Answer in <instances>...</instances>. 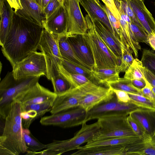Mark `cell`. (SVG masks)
Segmentation results:
<instances>
[{"label": "cell", "mask_w": 155, "mask_h": 155, "mask_svg": "<svg viewBox=\"0 0 155 155\" xmlns=\"http://www.w3.org/2000/svg\"><path fill=\"white\" fill-rule=\"evenodd\" d=\"M130 27L134 37L138 42L144 43L149 45L148 34L143 28L131 21Z\"/></svg>", "instance_id": "obj_37"}, {"label": "cell", "mask_w": 155, "mask_h": 155, "mask_svg": "<svg viewBox=\"0 0 155 155\" xmlns=\"http://www.w3.org/2000/svg\"><path fill=\"white\" fill-rule=\"evenodd\" d=\"M140 61L138 58L134 59L132 64L125 71L124 78L130 80L144 78L140 68Z\"/></svg>", "instance_id": "obj_35"}, {"label": "cell", "mask_w": 155, "mask_h": 155, "mask_svg": "<svg viewBox=\"0 0 155 155\" xmlns=\"http://www.w3.org/2000/svg\"></svg>", "instance_id": "obj_56"}, {"label": "cell", "mask_w": 155, "mask_h": 155, "mask_svg": "<svg viewBox=\"0 0 155 155\" xmlns=\"http://www.w3.org/2000/svg\"><path fill=\"white\" fill-rule=\"evenodd\" d=\"M58 42L60 52L62 59L78 64L91 70V68L75 54L68 41L67 36L59 37Z\"/></svg>", "instance_id": "obj_27"}, {"label": "cell", "mask_w": 155, "mask_h": 155, "mask_svg": "<svg viewBox=\"0 0 155 155\" xmlns=\"http://www.w3.org/2000/svg\"><path fill=\"white\" fill-rule=\"evenodd\" d=\"M121 60L119 69L120 72H124L132 64L134 59L130 48L121 42Z\"/></svg>", "instance_id": "obj_34"}, {"label": "cell", "mask_w": 155, "mask_h": 155, "mask_svg": "<svg viewBox=\"0 0 155 155\" xmlns=\"http://www.w3.org/2000/svg\"><path fill=\"white\" fill-rule=\"evenodd\" d=\"M53 86L54 92L57 95L62 94L71 88L68 81L60 73L51 80Z\"/></svg>", "instance_id": "obj_33"}, {"label": "cell", "mask_w": 155, "mask_h": 155, "mask_svg": "<svg viewBox=\"0 0 155 155\" xmlns=\"http://www.w3.org/2000/svg\"><path fill=\"white\" fill-rule=\"evenodd\" d=\"M59 71L60 73L68 81L71 88L77 87L90 81L84 75L68 72L63 68L62 64L59 66Z\"/></svg>", "instance_id": "obj_29"}, {"label": "cell", "mask_w": 155, "mask_h": 155, "mask_svg": "<svg viewBox=\"0 0 155 155\" xmlns=\"http://www.w3.org/2000/svg\"><path fill=\"white\" fill-rule=\"evenodd\" d=\"M143 155H155V144L152 143L151 140L147 143L143 150Z\"/></svg>", "instance_id": "obj_46"}, {"label": "cell", "mask_w": 155, "mask_h": 155, "mask_svg": "<svg viewBox=\"0 0 155 155\" xmlns=\"http://www.w3.org/2000/svg\"><path fill=\"white\" fill-rule=\"evenodd\" d=\"M63 0H50L44 9L46 19L62 5Z\"/></svg>", "instance_id": "obj_40"}, {"label": "cell", "mask_w": 155, "mask_h": 155, "mask_svg": "<svg viewBox=\"0 0 155 155\" xmlns=\"http://www.w3.org/2000/svg\"><path fill=\"white\" fill-rule=\"evenodd\" d=\"M79 3L84 9L91 20H99L115 35L107 14L104 8V5L99 0H81Z\"/></svg>", "instance_id": "obj_19"}, {"label": "cell", "mask_w": 155, "mask_h": 155, "mask_svg": "<svg viewBox=\"0 0 155 155\" xmlns=\"http://www.w3.org/2000/svg\"><path fill=\"white\" fill-rule=\"evenodd\" d=\"M85 18L88 29L87 33L83 35L93 56L94 70L118 67L121 59L117 57L106 45L97 31L93 21L87 14Z\"/></svg>", "instance_id": "obj_3"}, {"label": "cell", "mask_w": 155, "mask_h": 155, "mask_svg": "<svg viewBox=\"0 0 155 155\" xmlns=\"http://www.w3.org/2000/svg\"><path fill=\"white\" fill-rule=\"evenodd\" d=\"M140 70L146 80L153 87H155V74L146 68L143 67L141 62Z\"/></svg>", "instance_id": "obj_42"}, {"label": "cell", "mask_w": 155, "mask_h": 155, "mask_svg": "<svg viewBox=\"0 0 155 155\" xmlns=\"http://www.w3.org/2000/svg\"><path fill=\"white\" fill-rule=\"evenodd\" d=\"M117 8L119 13V21L123 37L124 42L127 46L132 50L136 58L138 57V51L141 48L139 42L136 39L131 31L130 18L124 12L120 5H118Z\"/></svg>", "instance_id": "obj_21"}, {"label": "cell", "mask_w": 155, "mask_h": 155, "mask_svg": "<svg viewBox=\"0 0 155 155\" xmlns=\"http://www.w3.org/2000/svg\"><path fill=\"white\" fill-rule=\"evenodd\" d=\"M79 0V2H80V0Z\"/></svg>", "instance_id": "obj_54"}, {"label": "cell", "mask_w": 155, "mask_h": 155, "mask_svg": "<svg viewBox=\"0 0 155 155\" xmlns=\"http://www.w3.org/2000/svg\"><path fill=\"white\" fill-rule=\"evenodd\" d=\"M151 142L155 144V132L153 136L151 138Z\"/></svg>", "instance_id": "obj_52"}, {"label": "cell", "mask_w": 155, "mask_h": 155, "mask_svg": "<svg viewBox=\"0 0 155 155\" xmlns=\"http://www.w3.org/2000/svg\"><path fill=\"white\" fill-rule=\"evenodd\" d=\"M127 93L130 98V102L137 107L155 110V101L142 95Z\"/></svg>", "instance_id": "obj_32"}, {"label": "cell", "mask_w": 155, "mask_h": 155, "mask_svg": "<svg viewBox=\"0 0 155 155\" xmlns=\"http://www.w3.org/2000/svg\"><path fill=\"white\" fill-rule=\"evenodd\" d=\"M68 41L77 57L92 71L94 63L89 47L83 35L67 37Z\"/></svg>", "instance_id": "obj_16"}, {"label": "cell", "mask_w": 155, "mask_h": 155, "mask_svg": "<svg viewBox=\"0 0 155 155\" xmlns=\"http://www.w3.org/2000/svg\"><path fill=\"white\" fill-rule=\"evenodd\" d=\"M78 0H64L63 5L68 16L66 31L67 37L75 35H84L88 29L85 18L81 10Z\"/></svg>", "instance_id": "obj_12"}, {"label": "cell", "mask_w": 155, "mask_h": 155, "mask_svg": "<svg viewBox=\"0 0 155 155\" xmlns=\"http://www.w3.org/2000/svg\"><path fill=\"white\" fill-rule=\"evenodd\" d=\"M140 61L143 66L155 74V53L154 50L143 49Z\"/></svg>", "instance_id": "obj_36"}, {"label": "cell", "mask_w": 155, "mask_h": 155, "mask_svg": "<svg viewBox=\"0 0 155 155\" xmlns=\"http://www.w3.org/2000/svg\"><path fill=\"white\" fill-rule=\"evenodd\" d=\"M10 6L15 10L22 9L21 0H6Z\"/></svg>", "instance_id": "obj_48"}, {"label": "cell", "mask_w": 155, "mask_h": 155, "mask_svg": "<svg viewBox=\"0 0 155 155\" xmlns=\"http://www.w3.org/2000/svg\"><path fill=\"white\" fill-rule=\"evenodd\" d=\"M139 107L130 102L127 103L119 102L114 94L110 100L96 105L87 112L84 122L87 123L107 115L120 114L128 115Z\"/></svg>", "instance_id": "obj_10"}, {"label": "cell", "mask_w": 155, "mask_h": 155, "mask_svg": "<svg viewBox=\"0 0 155 155\" xmlns=\"http://www.w3.org/2000/svg\"><path fill=\"white\" fill-rule=\"evenodd\" d=\"M128 116L116 114L106 115L98 118L97 121L100 128L91 141L138 136L129 124L127 119Z\"/></svg>", "instance_id": "obj_6"}, {"label": "cell", "mask_w": 155, "mask_h": 155, "mask_svg": "<svg viewBox=\"0 0 155 155\" xmlns=\"http://www.w3.org/2000/svg\"><path fill=\"white\" fill-rule=\"evenodd\" d=\"M118 101L123 103L130 102V98L127 93L126 91L116 89H113Z\"/></svg>", "instance_id": "obj_43"}, {"label": "cell", "mask_w": 155, "mask_h": 155, "mask_svg": "<svg viewBox=\"0 0 155 155\" xmlns=\"http://www.w3.org/2000/svg\"><path fill=\"white\" fill-rule=\"evenodd\" d=\"M119 1L124 12L130 18V21L143 28L136 18L132 8L128 0H119Z\"/></svg>", "instance_id": "obj_39"}, {"label": "cell", "mask_w": 155, "mask_h": 155, "mask_svg": "<svg viewBox=\"0 0 155 155\" xmlns=\"http://www.w3.org/2000/svg\"><path fill=\"white\" fill-rule=\"evenodd\" d=\"M133 85L137 88L141 90L146 85L145 78L141 79H135L131 80Z\"/></svg>", "instance_id": "obj_47"}, {"label": "cell", "mask_w": 155, "mask_h": 155, "mask_svg": "<svg viewBox=\"0 0 155 155\" xmlns=\"http://www.w3.org/2000/svg\"><path fill=\"white\" fill-rule=\"evenodd\" d=\"M68 16L63 5L58 8L42 23V26L53 36H66Z\"/></svg>", "instance_id": "obj_14"}, {"label": "cell", "mask_w": 155, "mask_h": 155, "mask_svg": "<svg viewBox=\"0 0 155 155\" xmlns=\"http://www.w3.org/2000/svg\"><path fill=\"white\" fill-rule=\"evenodd\" d=\"M72 155H125L124 145L104 146L78 149Z\"/></svg>", "instance_id": "obj_25"}, {"label": "cell", "mask_w": 155, "mask_h": 155, "mask_svg": "<svg viewBox=\"0 0 155 155\" xmlns=\"http://www.w3.org/2000/svg\"><path fill=\"white\" fill-rule=\"evenodd\" d=\"M14 11L6 0H0V44L3 46L12 24Z\"/></svg>", "instance_id": "obj_23"}, {"label": "cell", "mask_w": 155, "mask_h": 155, "mask_svg": "<svg viewBox=\"0 0 155 155\" xmlns=\"http://www.w3.org/2000/svg\"><path fill=\"white\" fill-rule=\"evenodd\" d=\"M86 114L84 109L78 106L43 117L40 122L41 125L45 126L71 128L82 125L85 119Z\"/></svg>", "instance_id": "obj_9"}, {"label": "cell", "mask_w": 155, "mask_h": 155, "mask_svg": "<svg viewBox=\"0 0 155 155\" xmlns=\"http://www.w3.org/2000/svg\"><path fill=\"white\" fill-rule=\"evenodd\" d=\"M148 41L149 45L153 49L155 50V33L148 34Z\"/></svg>", "instance_id": "obj_49"}, {"label": "cell", "mask_w": 155, "mask_h": 155, "mask_svg": "<svg viewBox=\"0 0 155 155\" xmlns=\"http://www.w3.org/2000/svg\"><path fill=\"white\" fill-rule=\"evenodd\" d=\"M104 8L107 14L115 36L120 40V38L122 36V35L119 20L115 17L105 5H104Z\"/></svg>", "instance_id": "obj_38"}, {"label": "cell", "mask_w": 155, "mask_h": 155, "mask_svg": "<svg viewBox=\"0 0 155 155\" xmlns=\"http://www.w3.org/2000/svg\"><path fill=\"white\" fill-rule=\"evenodd\" d=\"M109 9L114 15L118 19L119 13L115 4L114 0H101Z\"/></svg>", "instance_id": "obj_44"}, {"label": "cell", "mask_w": 155, "mask_h": 155, "mask_svg": "<svg viewBox=\"0 0 155 155\" xmlns=\"http://www.w3.org/2000/svg\"><path fill=\"white\" fill-rule=\"evenodd\" d=\"M120 73L119 67L115 68H103L91 71L90 81L95 84L104 85L108 87V84L118 80Z\"/></svg>", "instance_id": "obj_24"}, {"label": "cell", "mask_w": 155, "mask_h": 155, "mask_svg": "<svg viewBox=\"0 0 155 155\" xmlns=\"http://www.w3.org/2000/svg\"><path fill=\"white\" fill-rule=\"evenodd\" d=\"M23 134L27 151L35 152L40 151L45 149L46 144L41 143L35 137L29 129H23Z\"/></svg>", "instance_id": "obj_30"}, {"label": "cell", "mask_w": 155, "mask_h": 155, "mask_svg": "<svg viewBox=\"0 0 155 155\" xmlns=\"http://www.w3.org/2000/svg\"><path fill=\"white\" fill-rule=\"evenodd\" d=\"M44 29L17 14L14 11L10 30L1 50L12 68L37 51Z\"/></svg>", "instance_id": "obj_1"}, {"label": "cell", "mask_w": 155, "mask_h": 155, "mask_svg": "<svg viewBox=\"0 0 155 155\" xmlns=\"http://www.w3.org/2000/svg\"><path fill=\"white\" fill-rule=\"evenodd\" d=\"M40 77H30L16 79L12 71L8 72L0 83V114L3 119L8 113L13 100L38 82Z\"/></svg>", "instance_id": "obj_4"}, {"label": "cell", "mask_w": 155, "mask_h": 155, "mask_svg": "<svg viewBox=\"0 0 155 155\" xmlns=\"http://www.w3.org/2000/svg\"><path fill=\"white\" fill-rule=\"evenodd\" d=\"M93 82L91 81L66 92L57 95L50 111L53 114L78 107Z\"/></svg>", "instance_id": "obj_11"}, {"label": "cell", "mask_w": 155, "mask_h": 155, "mask_svg": "<svg viewBox=\"0 0 155 155\" xmlns=\"http://www.w3.org/2000/svg\"><path fill=\"white\" fill-rule=\"evenodd\" d=\"M107 87L113 89L119 90L128 93L142 95L141 90L135 87L132 84L131 80L124 77L120 78L117 81L109 83Z\"/></svg>", "instance_id": "obj_28"}, {"label": "cell", "mask_w": 155, "mask_h": 155, "mask_svg": "<svg viewBox=\"0 0 155 155\" xmlns=\"http://www.w3.org/2000/svg\"><path fill=\"white\" fill-rule=\"evenodd\" d=\"M50 1V0H42V8L43 10Z\"/></svg>", "instance_id": "obj_50"}, {"label": "cell", "mask_w": 155, "mask_h": 155, "mask_svg": "<svg viewBox=\"0 0 155 155\" xmlns=\"http://www.w3.org/2000/svg\"><path fill=\"white\" fill-rule=\"evenodd\" d=\"M62 65L68 72L84 75L90 80L91 71L88 68L63 59H62Z\"/></svg>", "instance_id": "obj_31"}, {"label": "cell", "mask_w": 155, "mask_h": 155, "mask_svg": "<svg viewBox=\"0 0 155 155\" xmlns=\"http://www.w3.org/2000/svg\"><path fill=\"white\" fill-rule=\"evenodd\" d=\"M146 85L141 90L142 95L155 101V95L153 92L152 86L146 80Z\"/></svg>", "instance_id": "obj_45"}, {"label": "cell", "mask_w": 155, "mask_h": 155, "mask_svg": "<svg viewBox=\"0 0 155 155\" xmlns=\"http://www.w3.org/2000/svg\"><path fill=\"white\" fill-rule=\"evenodd\" d=\"M22 104L14 99L5 118L2 134L0 136V155H19L26 153L21 117Z\"/></svg>", "instance_id": "obj_2"}, {"label": "cell", "mask_w": 155, "mask_h": 155, "mask_svg": "<svg viewBox=\"0 0 155 155\" xmlns=\"http://www.w3.org/2000/svg\"><path fill=\"white\" fill-rule=\"evenodd\" d=\"M95 28L107 46L121 60V42L99 20H92Z\"/></svg>", "instance_id": "obj_22"}, {"label": "cell", "mask_w": 155, "mask_h": 155, "mask_svg": "<svg viewBox=\"0 0 155 155\" xmlns=\"http://www.w3.org/2000/svg\"><path fill=\"white\" fill-rule=\"evenodd\" d=\"M36 3L42 8V0H35Z\"/></svg>", "instance_id": "obj_51"}, {"label": "cell", "mask_w": 155, "mask_h": 155, "mask_svg": "<svg viewBox=\"0 0 155 155\" xmlns=\"http://www.w3.org/2000/svg\"><path fill=\"white\" fill-rule=\"evenodd\" d=\"M57 95L54 92L41 85L38 82L16 99L24 105L41 103L54 99Z\"/></svg>", "instance_id": "obj_15"}, {"label": "cell", "mask_w": 155, "mask_h": 155, "mask_svg": "<svg viewBox=\"0 0 155 155\" xmlns=\"http://www.w3.org/2000/svg\"><path fill=\"white\" fill-rule=\"evenodd\" d=\"M143 138L140 136H133L112 138L106 139L91 141L87 143L84 146H79L77 150L104 146L124 145L135 142Z\"/></svg>", "instance_id": "obj_26"}, {"label": "cell", "mask_w": 155, "mask_h": 155, "mask_svg": "<svg viewBox=\"0 0 155 155\" xmlns=\"http://www.w3.org/2000/svg\"><path fill=\"white\" fill-rule=\"evenodd\" d=\"M152 89L153 92L155 95V87H153L152 86Z\"/></svg>", "instance_id": "obj_53"}, {"label": "cell", "mask_w": 155, "mask_h": 155, "mask_svg": "<svg viewBox=\"0 0 155 155\" xmlns=\"http://www.w3.org/2000/svg\"><path fill=\"white\" fill-rule=\"evenodd\" d=\"M15 79L30 77H47V68L44 55L42 52H34L18 63L13 68Z\"/></svg>", "instance_id": "obj_8"}, {"label": "cell", "mask_w": 155, "mask_h": 155, "mask_svg": "<svg viewBox=\"0 0 155 155\" xmlns=\"http://www.w3.org/2000/svg\"><path fill=\"white\" fill-rule=\"evenodd\" d=\"M114 94L111 87H103L93 83L80 102L79 107L87 113L96 105L110 100Z\"/></svg>", "instance_id": "obj_13"}, {"label": "cell", "mask_w": 155, "mask_h": 155, "mask_svg": "<svg viewBox=\"0 0 155 155\" xmlns=\"http://www.w3.org/2000/svg\"><path fill=\"white\" fill-rule=\"evenodd\" d=\"M22 9L14 10L22 17L42 26L46 18L44 11L35 0H21Z\"/></svg>", "instance_id": "obj_18"}, {"label": "cell", "mask_w": 155, "mask_h": 155, "mask_svg": "<svg viewBox=\"0 0 155 155\" xmlns=\"http://www.w3.org/2000/svg\"><path fill=\"white\" fill-rule=\"evenodd\" d=\"M58 37H55L44 28L39 48L44 55L47 68L48 79L60 74L59 67L62 64V58L58 42Z\"/></svg>", "instance_id": "obj_7"}, {"label": "cell", "mask_w": 155, "mask_h": 155, "mask_svg": "<svg viewBox=\"0 0 155 155\" xmlns=\"http://www.w3.org/2000/svg\"><path fill=\"white\" fill-rule=\"evenodd\" d=\"M135 15L148 34L155 33V20L145 6L143 0H127Z\"/></svg>", "instance_id": "obj_17"}, {"label": "cell", "mask_w": 155, "mask_h": 155, "mask_svg": "<svg viewBox=\"0 0 155 155\" xmlns=\"http://www.w3.org/2000/svg\"><path fill=\"white\" fill-rule=\"evenodd\" d=\"M127 119L131 128L137 135L141 137L151 139L146 134L145 131L139 124L129 114L127 116Z\"/></svg>", "instance_id": "obj_41"}, {"label": "cell", "mask_w": 155, "mask_h": 155, "mask_svg": "<svg viewBox=\"0 0 155 155\" xmlns=\"http://www.w3.org/2000/svg\"></svg>", "instance_id": "obj_55"}, {"label": "cell", "mask_w": 155, "mask_h": 155, "mask_svg": "<svg viewBox=\"0 0 155 155\" xmlns=\"http://www.w3.org/2000/svg\"><path fill=\"white\" fill-rule=\"evenodd\" d=\"M100 128L97 121L87 124L84 122L81 129L72 138L65 140H54L46 144L45 149L35 153V155H60L66 152L77 149L81 144L92 140L94 134Z\"/></svg>", "instance_id": "obj_5"}, {"label": "cell", "mask_w": 155, "mask_h": 155, "mask_svg": "<svg viewBox=\"0 0 155 155\" xmlns=\"http://www.w3.org/2000/svg\"><path fill=\"white\" fill-rule=\"evenodd\" d=\"M129 115L139 124L151 139L155 132V110L139 107Z\"/></svg>", "instance_id": "obj_20"}]
</instances>
